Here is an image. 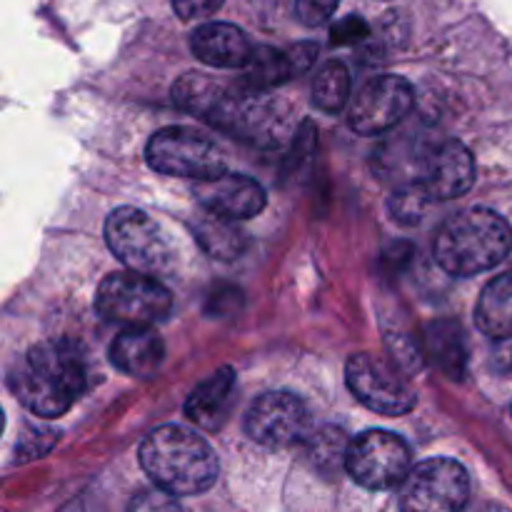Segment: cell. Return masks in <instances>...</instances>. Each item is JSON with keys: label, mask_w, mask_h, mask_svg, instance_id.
Returning <instances> with one entry per match:
<instances>
[{"label": "cell", "mask_w": 512, "mask_h": 512, "mask_svg": "<svg viewBox=\"0 0 512 512\" xmlns=\"http://www.w3.org/2000/svg\"><path fill=\"white\" fill-rule=\"evenodd\" d=\"M173 100L213 128L258 148H278L290 130V113L283 103L240 85L228 88L203 73H185L175 80Z\"/></svg>", "instance_id": "1"}, {"label": "cell", "mask_w": 512, "mask_h": 512, "mask_svg": "<svg viewBox=\"0 0 512 512\" xmlns=\"http://www.w3.org/2000/svg\"><path fill=\"white\" fill-rule=\"evenodd\" d=\"M88 385V358L75 340L40 343L10 373V390L38 418H60Z\"/></svg>", "instance_id": "2"}, {"label": "cell", "mask_w": 512, "mask_h": 512, "mask_svg": "<svg viewBox=\"0 0 512 512\" xmlns=\"http://www.w3.org/2000/svg\"><path fill=\"white\" fill-rule=\"evenodd\" d=\"M138 458L155 488L170 495L205 493L220 473L215 450L183 425L155 428L140 445Z\"/></svg>", "instance_id": "3"}, {"label": "cell", "mask_w": 512, "mask_h": 512, "mask_svg": "<svg viewBox=\"0 0 512 512\" xmlns=\"http://www.w3.org/2000/svg\"><path fill=\"white\" fill-rule=\"evenodd\" d=\"M512 230L508 220L490 208H465L450 215L435 238V260L458 278L485 273L508 258Z\"/></svg>", "instance_id": "4"}, {"label": "cell", "mask_w": 512, "mask_h": 512, "mask_svg": "<svg viewBox=\"0 0 512 512\" xmlns=\"http://www.w3.org/2000/svg\"><path fill=\"white\" fill-rule=\"evenodd\" d=\"M95 308L110 323L150 328L173 310V295L160 280L143 273H113L100 283Z\"/></svg>", "instance_id": "5"}, {"label": "cell", "mask_w": 512, "mask_h": 512, "mask_svg": "<svg viewBox=\"0 0 512 512\" xmlns=\"http://www.w3.org/2000/svg\"><path fill=\"white\" fill-rule=\"evenodd\" d=\"M105 240L115 258L133 273L160 275L173 268V245L160 225L138 208H118L105 220Z\"/></svg>", "instance_id": "6"}, {"label": "cell", "mask_w": 512, "mask_h": 512, "mask_svg": "<svg viewBox=\"0 0 512 512\" xmlns=\"http://www.w3.org/2000/svg\"><path fill=\"white\" fill-rule=\"evenodd\" d=\"M150 168L173 178L190 180H213L225 175V160L220 155L218 145L203 133L183 125H170V128L158 130L150 138L148 148Z\"/></svg>", "instance_id": "7"}, {"label": "cell", "mask_w": 512, "mask_h": 512, "mask_svg": "<svg viewBox=\"0 0 512 512\" xmlns=\"http://www.w3.org/2000/svg\"><path fill=\"white\" fill-rule=\"evenodd\" d=\"M468 500V470L450 458L415 465L400 485V512H465Z\"/></svg>", "instance_id": "8"}, {"label": "cell", "mask_w": 512, "mask_h": 512, "mask_svg": "<svg viewBox=\"0 0 512 512\" xmlns=\"http://www.w3.org/2000/svg\"><path fill=\"white\" fill-rule=\"evenodd\" d=\"M410 448L388 430H368L348 445L345 470L368 490H390L410 475Z\"/></svg>", "instance_id": "9"}, {"label": "cell", "mask_w": 512, "mask_h": 512, "mask_svg": "<svg viewBox=\"0 0 512 512\" xmlns=\"http://www.w3.org/2000/svg\"><path fill=\"white\" fill-rule=\"evenodd\" d=\"M345 380L350 393L373 413L405 415L418 403V395L400 365L373 355H353L345 365Z\"/></svg>", "instance_id": "10"}, {"label": "cell", "mask_w": 512, "mask_h": 512, "mask_svg": "<svg viewBox=\"0 0 512 512\" xmlns=\"http://www.w3.org/2000/svg\"><path fill=\"white\" fill-rule=\"evenodd\" d=\"M245 430L265 448H290L310 438V410L298 395L268 393L248 410Z\"/></svg>", "instance_id": "11"}, {"label": "cell", "mask_w": 512, "mask_h": 512, "mask_svg": "<svg viewBox=\"0 0 512 512\" xmlns=\"http://www.w3.org/2000/svg\"><path fill=\"white\" fill-rule=\"evenodd\" d=\"M415 105V90L400 75H380L363 85L353 100L348 123L360 135H378L408 118Z\"/></svg>", "instance_id": "12"}, {"label": "cell", "mask_w": 512, "mask_h": 512, "mask_svg": "<svg viewBox=\"0 0 512 512\" xmlns=\"http://www.w3.org/2000/svg\"><path fill=\"white\" fill-rule=\"evenodd\" d=\"M200 208L228 220H248L265 208V190L248 175L225 173L195 185Z\"/></svg>", "instance_id": "13"}, {"label": "cell", "mask_w": 512, "mask_h": 512, "mask_svg": "<svg viewBox=\"0 0 512 512\" xmlns=\"http://www.w3.org/2000/svg\"><path fill=\"white\" fill-rule=\"evenodd\" d=\"M433 200H453L468 193L475 183L473 153L460 140H445L430 150L423 165V180Z\"/></svg>", "instance_id": "14"}, {"label": "cell", "mask_w": 512, "mask_h": 512, "mask_svg": "<svg viewBox=\"0 0 512 512\" xmlns=\"http://www.w3.org/2000/svg\"><path fill=\"white\" fill-rule=\"evenodd\" d=\"M190 48L195 58L213 68H248L255 48L248 35L233 23H205L190 35Z\"/></svg>", "instance_id": "15"}, {"label": "cell", "mask_w": 512, "mask_h": 512, "mask_svg": "<svg viewBox=\"0 0 512 512\" xmlns=\"http://www.w3.org/2000/svg\"><path fill=\"white\" fill-rule=\"evenodd\" d=\"M163 355V340L150 328H125L110 345V363L130 378H153Z\"/></svg>", "instance_id": "16"}, {"label": "cell", "mask_w": 512, "mask_h": 512, "mask_svg": "<svg viewBox=\"0 0 512 512\" xmlns=\"http://www.w3.org/2000/svg\"><path fill=\"white\" fill-rule=\"evenodd\" d=\"M235 393V370L220 368L198 385L185 400V415L203 430H218L225 423Z\"/></svg>", "instance_id": "17"}, {"label": "cell", "mask_w": 512, "mask_h": 512, "mask_svg": "<svg viewBox=\"0 0 512 512\" xmlns=\"http://www.w3.org/2000/svg\"><path fill=\"white\" fill-rule=\"evenodd\" d=\"M475 323L490 338H512V270L485 285L475 305Z\"/></svg>", "instance_id": "18"}, {"label": "cell", "mask_w": 512, "mask_h": 512, "mask_svg": "<svg viewBox=\"0 0 512 512\" xmlns=\"http://www.w3.org/2000/svg\"><path fill=\"white\" fill-rule=\"evenodd\" d=\"M193 235L200 248L215 260H235L243 255L248 238L238 228L235 220L220 218V215L203 210L200 218L193 220Z\"/></svg>", "instance_id": "19"}, {"label": "cell", "mask_w": 512, "mask_h": 512, "mask_svg": "<svg viewBox=\"0 0 512 512\" xmlns=\"http://www.w3.org/2000/svg\"><path fill=\"white\" fill-rule=\"evenodd\" d=\"M295 75H298V70H295L288 50L268 48L265 45V48H255L253 60L243 70L240 88L253 90V93H265V90H273L278 85L288 83Z\"/></svg>", "instance_id": "20"}, {"label": "cell", "mask_w": 512, "mask_h": 512, "mask_svg": "<svg viewBox=\"0 0 512 512\" xmlns=\"http://www.w3.org/2000/svg\"><path fill=\"white\" fill-rule=\"evenodd\" d=\"M428 355L440 370H445L453 378H460L465 370V338L463 328L453 320L433 323L428 328Z\"/></svg>", "instance_id": "21"}, {"label": "cell", "mask_w": 512, "mask_h": 512, "mask_svg": "<svg viewBox=\"0 0 512 512\" xmlns=\"http://www.w3.org/2000/svg\"><path fill=\"white\" fill-rule=\"evenodd\" d=\"M350 83V70L340 60H330L313 83V103L325 113H340L348 105Z\"/></svg>", "instance_id": "22"}, {"label": "cell", "mask_w": 512, "mask_h": 512, "mask_svg": "<svg viewBox=\"0 0 512 512\" xmlns=\"http://www.w3.org/2000/svg\"><path fill=\"white\" fill-rule=\"evenodd\" d=\"M433 203V195H430L428 188L418 180V183H408L403 185V188L395 190L388 200V210L390 215H393L395 223L408 225L410 228V225H418L420 220L425 218V213H428Z\"/></svg>", "instance_id": "23"}, {"label": "cell", "mask_w": 512, "mask_h": 512, "mask_svg": "<svg viewBox=\"0 0 512 512\" xmlns=\"http://www.w3.org/2000/svg\"><path fill=\"white\" fill-rule=\"evenodd\" d=\"M55 440H58V430L55 428H48V425H28L20 433L15 455H18V460L28 463V460H35L48 453L55 445Z\"/></svg>", "instance_id": "24"}, {"label": "cell", "mask_w": 512, "mask_h": 512, "mask_svg": "<svg viewBox=\"0 0 512 512\" xmlns=\"http://www.w3.org/2000/svg\"><path fill=\"white\" fill-rule=\"evenodd\" d=\"M128 512H185V510L180 508L175 495L155 488V490H143V493L135 495Z\"/></svg>", "instance_id": "25"}, {"label": "cell", "mask_w": 512, "mask_h": 512, "mask_svg": "<svg viewBox=\"0 0 512 512\" xmlns=\"http://www.w3.org/2000/svg\"><path fill=\"white\" fill-rule=\"evenodd\" d=\"M340 0H295V15L308 28H318L325 20L333 18Z\"/></svg>", "instance_id": "26"}, {"label": "cell", "mask_w": 512, "mask_h": 512, "mask_svg": "<svg viewBox=\"0 0 512 512\" xmlns=\"http://www.w3.org/2000/svg\"><path fill=\"white\" fill-rule=\"evenodd\" d=\"M368 35H370L368 23H365L363 18H358V15H348V18H343L340 23L333 25V30H330V43L355 45L360 43V40L368 38Z\"/></svg>", "instance_id": "27"}, {"label": "cell", "mask_w": 512, "mask_h": 512, "mask_svg": "<svg viewBox=\"0 0 512 512\" xmlns=\"http://www.w3.org/2000/svg\"><path fill=\"white\" fill-rule=\"evenodd\" d=\"M223 3L225 0H173V10L183 20H200L218 13Z\"/></svg>", "instance_id": "28"}, {"label": "cell", "mask_w": 512, "mask_h": 512, "mask_svg": "<svg viewBox=\"0 0 512 512\" xmlns=\"http://www.w3.org/2000/svg\"><path fill=\"white\" fill-rule=\"evenodd\" d=\"M288 53H290V60H293L295 70H298V75H300L315 63V58H318V45H315V43H300V45H293Z\"/></svg>", "instance_id": "29"}, {"label": "cell", "mask_w": 512, "mask_h": 512, "mask_svg": "<svg viewBox=\"0 0 512 512\" xmlns=\"http://www.w3.org/2000/svg\"><path fill=\"white\" fill-rule=\"evenodd\" d=\"M465 512H508L503 508V505H495V503H480V505H473V508H468Z\"/></svg>", "instance_id": "30"}, {"label": "cell", "mask_w": 512, "mask_h": 512, "mask_svg": "<svg viewBox=\"0 0 512 512\" xmlns=\"http://www.w3.org/2000/svg\"><path fill=\"white\" fill-rule=\"evenodd\" d=\"M510 368H512V345H510Z\"/></svg>", "instance_id": "31"}]
</instances>
